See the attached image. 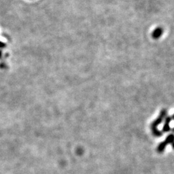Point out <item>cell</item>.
Instances as JSON below:
<instances>
[{
	"label": "cell",
	"instance_id": "6da1fadb",
	"mask_svg": "<svg viewBox=\"0 0 174 174\" xmlns=\"http://www.w3.org/2000/svg\"><path fill=\"white\" fill-rule=\"evenodd\" d=\"M167 114V111L166 109H163L161 112H160L158 117L153 121L150 125V129L152 131V133L153 134L155 137H161L163 134V132L162 131H160L158 130L157 127L160 124H161L164 121V118Z\"/></svg>",
	"mask_w": 174,
	"mask_h": 174
},
{
	"label": "cell",
	"instance_id": "7a4b0ae2",
	"mask_svg": "<svg viewBox=\"0 0 174 174\" xmlns=\"http://www.w3.org/2000/svg\"><path fill=\"white\" fill-rule=\"evenodd\" d=\"M173 143H174V134H171L166 137L164 141L161 142L158 145L157 152L158 153H163L164 151L166 146L168 144H172Z\"/></svg>",
	"mask_w": 174,
	"mask_h": 174
},
{
	"label": "cell",
	"instance_id": "3957f363",
	"mask_svg": "<svg viewBox=\"0 0 174 174\" xmlns=\"http://www.w3.org/2000/svg\"><path fill=\"white\" fill-rule=\"evenodd\" d=\"M163 34V29L161 26H159L153 31L152 34V37L154 39H158L160 38Z\"/></svg>",
	"mask_w": 174,
	"mask_h": 174
},
{
	"label": "cell",
	"instance_id": "277c9868",
	"mask_svg": "<svg viewBox=\"0 0 174 174\" xmlns=\"http://www.w3.org/2000/svg\"><path fill=\"white\" fill-rule=\"evenodd\" d=\"M172 119L171 117H166L165 118V120H164V124L163 125V132L164 133V132H169L171 130V127H170V122L172 121Z\"/></svg>",
	"mask_w": 174,
	"mask_h": 174
},
{
	"label": "cell",
	"instance_id": "5b68a950",
	"mask_svg": "<svg viewBox=\"0 0 174 174\" xmlns=\"http://www.w3.org/2000/svg\"><path fill=\"white\" fill-rule=\"evenodd\" d=\"M5 47V43H3V42H2V41H0V48H3Z\"/></svg>",
	"mask_w": 174,
	"mask_h": 174
},
{
	"label": "cell",
	"instance_id": "8992f818",
	"mask_svg": "<svg viewBox=\"0 0 174 174\" xmlns=\"http://www.w3.org/2000/svg\"><path fill=\"white\" fill-rule=\"evenodd\" d=\"M172 148H173V149L174 150V143H173L172 144Z\"/></svg>",
	"mask_w": 174,
	"mask_h": 174
},
{
	"label": "cell",
	"instance_id": "52a82bcc",
	"mask_svg": "<svg viewBox=\"0 0 174 174\" xmlns=\"http://www.w3.org/2000/svg\"><path fill=\"white\" fill-rule=\"evenodd\" d=\"M172 119H173V120H174V114H173V115H172Z\"/></svg>",
	"mask_w": 174,
	"mask_h": 174
},
{
	"label": "cell",
	"instance_id": "ba28073f",
	"mask_svg": "<svg viewBox=\"0 0 174 174\" xmlns=\"http://www.w3.org/2000/svg\"><path fill=\"white\" fill-rule=\"evenodd\" d=\"M2 52H1V51H0V58H1V57H2Z\"/></svg>",
	"mask_w": 174,
	"mask_h": 174
},
{
	"label": "cell",
	"instance_id": "9c48e42d",
	"mask_svg": "<svg viewBox=\"0 0 174 174\" xmlns=\"http://www.w3.org/2000/svg\"><path fill=\"white\" fill-rule=\"evenodd\" d=\"M172 131H173V132H174V127H173V129H172Z\"/></svg>",
	"mask_w": 174,
	"mask_h": 174
}]
</instances>
